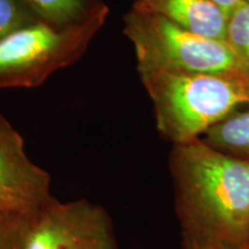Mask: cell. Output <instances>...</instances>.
<instances>
[{
  "label": "cell",
  "mask_w": 249,
  "mask_h": 249,
  "mask_svg": "<svg viewBox=\"0 0 249 249\" xmlns=\"http://www.w3.org/2000/svg\"><path fill=\"white\" fill-rule=\"evenodd\" d=\"M185 249H220L216 245L185 232Z\"/></svg>",
  "instance_id": "4fadbf2b"
},
{
  "label": "cell",
  "mask_w": 249,
  "mask_h": 249,
  "mask_svg": "<svg viewBox=\"0 0 249 249\" xmlns=\"http://www.w3.org/2000/svg\"><path fill=\"white\" fill-rule=\"evenodd\" d=\"M210 1L216 4L220 9H223L224 13L229 17V15L231 14L239 5H241L245 0H210Z\"/></svg>",
  "instance_id": "5bb4252c"
},
{
  "label": "cell",
  "mask_w": 249,
  "mask_h": 249,
  "mask_svg": "<svg viewBox=\"0 0 249 249\" xmlns=\"http://www.w3.org/2000/svg\"><path fill=\"white\" fill-rule=\"evenodd\" d=\"M35 213L0 209V249H24Z\"/></svg>",
  "instance_id": "8fae6325"
},
{
  "label": "cell",
  "mask_w": 249,
  "mask_h": 249,
  "mask_svg": "<svg viewBox=\"0 0 249 249\" xmlns=\"http://www.w3.org/2000/svg\"><path fill=\"white\" fill-rule=\"evenodd\" d=\"M170 163L185 232L220 249H249V160L196 139L174 144Z\"/></svg>",
  "instance_id": "6da1fadb"
},
{
  "label": "cell",
  "mask_w": 249,
  "mask_h": 249,
  "mask_svg": "<svg viewBox=\"0 0 249 249\" xmlns=\"http://www.w3.org/2000/svg\"><path fill=\"white\" fill-rule=\"evenodd\" d=\"M225 43L239 71L249 77V1L245 0L227 17Z\"/></svg>",
  "instance_id": "30bf717a"
},
{
  "label": "cell",
  "mask_w": 249,
  "mask_h": 249,
  "mask_svg": "<svg viewBox=\"0 0 249 249\" xmlns=\"http://www.w3.org/2000/svg\"><path fill=\"white\" fill-rule=\"evenodd\" d=\"M51 178L24 150L20 133L0 113V209L35 213L53 200Z\"/></svg>",
  "instance_id": "8992f818"
},
{
  "label": "cell",
  "mask_w": 249,
  "mask_h": 249,
  "mask_svg": "<svg viewBox=\"0 0 249 249\" xmlns=\"http://www.w3.org/2000/svg\"><path fill=\"white\" fill-rule=\"evenodd\" d=\"M132 8L166 18L195 35L225 42L227 15L210 0H136Z\"/></svg>",
  "instance_id": "52a82bcc"
},
{
  "label": "cell",
  "mask_w": 249,
  "mask_h": 249,
  "mask_svg": "<svg viewBox=\"0 0 249 249\" xmlns=\"http://www.w3.org/2000/svg\"><path fill=\"white\" fill-rule=\"evenodd\" d=\"M24 249H117V242L101 205L53 198L34 214Z\"/></svg>",
  "instance_id": "5b68a950"
},
{
  "label": "cell",
  "mask_w": 249,
  "mask_h": 249,
  "mask_svg": "<svg viewBox=\"0 0 249 249\" xmlns=\"http://www.w3.org/2000/svg\"><path fill=\"white\" fill-rule=\"evenodd\" d=\"M42 21L59 27L77 26L107 18L108 7L103 0H24Z\"/></svg>",
  "instance_id": "ba28073f"
},
{
  "label": "cell",
  "mask_w": 249,
  "mask_h": 249,
  "mask_svg": "<svg viewBox=\"0 0 249 249\" xmlns=\"http://www.w3.org/2000/svg\"><path fill=\"white\" fill-rule=\"evenodd\" d=\"M202 141L224 154L249 160V111H236L216 124Z\"/></svg>",
  "instance_id": "9c48e42d"
},
{
  "label": "cell",
  "mask_w": 249,
  "mask_h": 249,
  "mask_svg": "<svg viewBox=\"0 0 249 249\" xmlns=\"http://www.w3.org/2000/svg\"><path fill=\"white\" fill-rule=\"evenodd\" d=\"M246 1H249V0H246Z\"/></svg>",
  "instance_id": "9a60e30c"
},
{
  "label": "cell",
  "mask_w": 249,
  "mask_h": 249,
  "mask_svg": "<svg viewBox=\"0 0 249 249\" xmlns=\"http://www.w3.org/2000/svg\"><path fill=\"white\" fill-rule=\"evenodd\" d=\"M154 104L156 127L173 144L191 142L249 105V77L223 74L139 71Z\"/></svg>",
  "instance_id": "7a4b0ae2"
},
{
  "label": "cell",
  "mask_w": 249,
  "mask_h": 249,
  "mask_svg": "<svg viewBox=\"0 0 249 249\" xmlns=\"http://www.w3.org/2000/svg\"><path fill=\"white\" fill-rule=\"evenodd\" d=\"M42 21L24 0H0V42L21 28Z\"/></svg>",
  "instance_id": "7c38bea8"
},
{
  "label": "cell",
  "mask_w": 249,
  "mask_h": 249,
  "mask_svg": "<svg viewBox=\"0 0 249 249\" xmlns=\"http://www.w3.org/2000/svg\"><path fill=\"white\" fill-rule=\"evenodd\" d=\"M107 18L59 27L38 21L0 42V89L35 88L75 64Z\"/></svg>",
  "instance_id": "277c9868"
},
{
  "label": "cell",
  "mask_w": 249,
  "mask_h": 249,
  "mask_svg": "<svg viewBox=\"0 0 249 249\" xmlns=\"http://www.w3.org/2000/svg\"><path fill=\"white\" fill-rule=\"evenodd\" d=\"M124 34L134 46L139 71H240L225 42L195 35L158 15L132 8L124 18Z\"/></svg>",
  "instance_id": "3957f363"
}]
</instances>
